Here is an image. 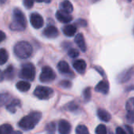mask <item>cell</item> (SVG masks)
Instances as JSON below:
<instances>
[{
    "mask_svg": "<svg viewBox=\"0 0 134 134\" xmlns=\"http://www.w3.org/2000/svg\"><path fill=\"white\" fill-rule=\"evenodd\" d=\"M42 118V113L39 111H33L28 115L24 117L18 123V126L24 130H31L39 122Z\"/></svg>",
    "mask_w": 134,
    "mask_h": 134,
    "instance_id": "1",
    "label": "cell"
},
{
    "mask_svg": "<svg viewBox=\"0 0 134 134\" xmlns=\"http://www.w3.org/2000/svg\"><path fill=\"white\" fill-rule=\"evenodd\" d=\"M27 20L24 13L18 8L13 9V20L10 24V29L13 31H23L26 28Z\"/></svg>",
    "mask_w": 134,
    "mask_h": 134,
    "instance_id": "2",
    "label": "cell"
},
{
    "mask_svg": "<svg viewBox=\"0 0 134 134\" xmlns=\"http://www.w3.org/2000/svg\"><path fill=\"white\" fill-rule=\"evenodd\" d=\"M15 55L20 59H27L32 54V47L27 41L18 42L13 48Z\"/></svg>",
    "mask_w": 134,
    "mask_h": 134,
    "instance_id": "3",
    "label": "cell"
},
{
    "mask_svg": "<svg viewBox=\"0 0 134 134\" xmlns=\"http://www.w3.org/2000/svg\"><path fill=\"white\" fill-rule=\"evenodd\" d=\"M35 66L31 62L23 64L20 73V77L27 81H33L35 79Z\"/></svg>",
    "mask_w": 134,
    "mask_h": 134,
    "instance_id": "4",
    "label": "cell"
},
{
    "mask_svg": "<svg viewBox=\"0 0 134 134\" xmlns=\"http://www.w3.org/2000/svg\"><path fill=\"white\" fill-rule=\"evenodd\" d=\"M34 95L39 100H48L53 96V90L45 86H38L34 91Z\"/></svg>",
    "mask_w": 134,
    "mask_h": 134,
    "instance_id": "5",
    "label": "cell"
},
{
    "mask_svg": "<svg viewBox=\"0 0 134 134\" xmlns=\"http://www.w3.org/2000/svg\"><path fill=\"white\" fill-rule=\"evenodd\" d=\"M56 78V73L49 66H44L42 69V73L39 77V80L41 82L48 83L54 81Z\"/></svg>",
    "mask_w": 134,
    "mask_h": 134,
    "instance_id": "6",
    "label": "cell"
},
{
    "mask_svg": "<svg viewBox=\"0 0 134 134\" xmlns=\"http://www.w3.org/2000/svg\"><path fill=\"white\" fill-rule=\"evenodd\" d=\"M30 23L33 26V28L38 29L41 28L43 26L44 20L39 13H33L30 15Z\"/></svg>",
    "mask_w": 134,
    "mask_h": 134,
    "instance_id": "7",
    "label": "cell"
},
{
    "mask_svg": "<svg viewBox=\"0 0 134 134\" xmlns=\"http://www.w3.org/2000/svg\"><path fill=\"white\" fill-rule=\"evenodd\" d=\"M56 17L60 22L64 23V24L69 23L70 21H72V16L69 13H67L62 9H59L57 11Z\"/></svg>",
    "mask_w": 134,
    "mask_h": 134,
    "instance_id": "8",
    "label": "cell"
},
{
    "mask_svg": "<svg viewBox=\"0 0 134 134\" xmlns=\"http://www.w3.org/2000/svg\"><path fill=\"white\" fill-rule=\"evenodd\" d=\"M58 131L60 134H70L71 131V126L68 121L60 120L58 123Z\"/></svg>",
    "mask_w": 134,
    "mask_h": 134,
    "instance_id": "9",
    "label": "cell"
},
{
    "mask_svg": "<svg viewBox=\"0 0 134 134\" xmlns=\"http://www.w3.org/2000/svg\"><path fill=\"white\" fill-rule=\"evenodd\" d=\"M43 35L47 37V38H56L57 36H58L59 35V32H58V29L55 27V26H53V25H49V26H47L44 31H43Z\"/></svg>",
    "mask_w": 134,
    "mask_h": 134,
    "instance_id": "10",
    "label": "cell"
},
{
    "mask_svg": "<svg viewBox=\"0 0 134 134\" xmlns=\"http://www.w3.org/2000/svg\"><path fill=\"white\" fill-rule=\"evenodd\" d=\"M75 43L78 45V47H79V49L82 51V52H86V41L84 39V36L82 33H79L76 35L75 38Z\"/></svg>",
    "mask_w": 134,
    "mask_h": 134,
    "instance_id": "11",
    "label": "cell"
},
{
    "mask_svg": "<svg viewBox=\"0 0 134 134\" xmlns=\"http://www.w3.org/2000/svg\"><path fill=\"white\" fill-rule=\"evenodd\" d=\"M73 67L75 68V70L78 73L82 74V73H84L85 71H86V62H85L84 60H82V59H78V60H76L75 62H74V63H73Z\"/></svg>",
    "mask_w": 134,
    "mask_h": 134,
    "instance_id": "12",
    "label": "cell"
},
{
    "mask_svg": "<svg viewBox=\"0 0 134 134\" xmlns=\"http://www.w3.org/2000/svg\"><path fill=\"white\" fill-rule=\"evenodd\" d=\"M95 90L103 94H108L109 91V85L106 81H101L97 85V86L95 87Z\"/></svg>",
    "mask_w": 134,
    "mask_h": 134,
    "instance_id": "13",
    "label": "cell"
},
{
    "mask_svg": "<svg viewBox=\"0 0 134 134\" xmlns=\"http://www.w3.org/2000/svg\"><path fill=\"white\" fill-rule=\"evenodd\" d=\"M20 105H21L20 100H19L17 99H14L9 103H8L6 105V109L10 113H15L16 111V108L20 107Z\"/></svg>",
    "mask_w": 134,
    "mask_h": 134,
    "instance_id": "14",
    "label": "cell"
},
{
    "mask_svg": "<svg viewBox=\"0 0 134 134\" xmlns=\"http://www.w3.org/2000/svg\"><path fill=\"white\" fill-rule=\"evenodd\" d=\"M57 68L58 70L63 74H69L71 73L69 65L65 61H60L57 65Z\"/></svg>",
    "mask_w": 134,
    "mask_h": 134,
    "instance_id": "15",
    "label": "cell"
},
{
    "mask_svg": "<svg viewBox=\"0 0 134 134\" xmlns=\"http://www.w3.org/2000/svg\"><path fill=\"white\" fill-rule=\"evenodd\" d=\"M76 27L73 24H68V25H65L64 28H63V32L65 36H68V37H71V36H73L75 32H76Z\"/></svg>",
    "mask_w": 134,
    "mask_h": 134,
    "instance_id": "16",
    "label": "cell"
},
{
    "mask_svg": "<svg viewBox=\"0 0 134 134\" xmlns=\"http://www.w3.org/2000/svg\"><path fill=\"white\" fill-rule=\"evenodd\" d=\"M16 87L17 90H19L20 92H25L29 91V89L31 88V84L26 81H21L16 83Z\"/></svg>",
    "mask_w": 134,
    "mask_h": 134,
    "instance_id": "17",
    "label": "cell"
},
{
    "mask_svg": "<svg viewBox=\"0 0 134 134\" xmlns=\"http://www.w3.org/2000/svg\"><path fill=\"white\" fill-rule=\"evenodd\" d=\"M133 74V70H127L125 72H122L120 75H119L118 77V81L119 82H126L127 81H129L131 78V76Z\"/></svg>",
    "mask_w": 134,
    "mask_h": 134,
    "instance_id": "18",
    "label": "cell"
},
{
    "mask_svg": "<svg viewBox=\"0 0 134 134\" xmlns=\"http://www.w3.org/2000/svg\"><path fill=\"white\" fill-rule=\"evenodd\" d=\"M97 115L101 121L105 122H109L111 118V115L108 111H106L105 110H103V109H99L97 111Z\"/></svg>",
    "mask_w": 134,
    "mask_h": 134,
    "instance_id": "19",
    "label": "cell"
},
{
    "mask_svg": "<svg viewBox=\"0 0 134 134\" xmlns=\"http://www.w3.org/2000/svg\"><path fill=\"white\" fill-rule=\"evenodd\" d=\"M60 8H61L60 9H62V10H64V11H65L67 13H71L74 9L73 5L71 4V2L69 0L63 1L60 3Z\"/></svg>",
    "mask_w": 134,
    "mask_h": 134,
    "instance_id": "20",
    "label": "cell"
},
{
    "mask_svg": "<svg viewBox=\"0 0 134 134\" xmlns=\"http://www.w3.org/2000/svg\"><path fill=\"white\" fill-rule=\"evenodd\" d=\"M9 58V54L7 51L4 48L0 49V65H4L7 61Z\"/></svg>",
    "mask_w": 134,
    "mask_h": 134,
    "instance_id": "21",
    "label": "cell"
},
{
    "mask_svg": "<svg viewBox=\"0 0 134 134\" xmlns=\"http://www.w3.org/2000/svg\"><path fill=\"white\" fill-rule=\"evenodd\" d=\"M13 127L9 124H3L0 126V134H12Z\"/></svg>",
    "mask_w": 134,
    "mask_h": 134,
    "instance_id": "22",
    "label": "cell"
},
{
    "mask_svg": "<svg viewBox=\"0 0 134 134\" xmlns=\"http://www.w3.org/2000/svg\"><path fill=\"white\" fill-rule=\"evenodd\" d=\"M4 75H5V77H6L7 80H12L14 77V69L12 66H9L5 72H4Z\"/></svg>",
    "mask_w": 134,
    "mask_h": 134,
    "instance_id": "23",
    "label": "cell"
},
{
    "mask_svg": "<svg viewBox=\"0 0 134 134\" xmlns=\"http://www.w3.org/2000/svg\"><path fill=\"white\" fill-rule=\"evenodd\" d=\"M126 109L128 113L134 115V97L130 98L127 100L126 104Z\"/></svg>",
    "mask_w": 134,
    "mask_h": 134,
    "instance_id": "24",
    "label": "cell"
},
{
    "mask_svg": "<svg viewBox=\"0 0 134 134\" xmlns=\"http://www.w3.org/2000/svg\"><path fill=\"white\" fill-rule=\"evenodd\" d=\"M10 99V95L8 93L0 94V107L5 105Z\"/></svg>",
    "mask_w": 134,
    "mask_h": 134,
    "instance_id": "25",
    "label": "cell"
},
{
    "mask_svg": "<svg viewBox=\"0 0 134 134\" xmlns=\"http://www.w3.org/2000/svg\"><path fill=\"white\" fill-rule=\"evenodd\" d=\"M75 133H76V134H89V130L86 126L79 125L77 126Z\"/></svg>",
    "mask_w": 134,
    "mask_h": 134,
    "instance_id": "26",
    "label": "cell"
},
{
    "mask_svg": "<svg viewBox=\"0 0 134 134\" xmlns=\"http://www.w3.org/2000/svg\"><path fill=\"white\" fill-rule=\"evenodd\" d=\"M96 134H107L106 126L103 124L99 125L96 129Z\"/></svg>",
    "mask_w": 134,
    "mask_h": 134,
    "instance_id": "27",
    "label": "cell"
},
{
    "mask_svg": "<svg viewBox=\"0 0 134 134\" xmlns=\"http://www.w3.org/2000/svg\"><path fill=\"white\" fill-rule=\"evenodd\" d=\"M55 130H56V126H55V124L53 122L49 123L47 125V126H46V131L49 134L54 133Z\"/></svg>",
    "mask_w": 134,
    "mask_h": 134,
    "instance_id": "28",
    "label": "cell"
},
{
    "mask_svg": "<svg viewBox=\"0 0 134 134\" xmlns=\"http://www.w3.org/2000/svg\"><path fill=\"white\" fill-rule=\"evenodd\" d=\"M83 96L86 101H89L91 98V90L90 88H87L83 92Z\"/></svg>",
    "mask_w": 134,
    "mask_h": 134,
    "instance_id": "29",
    "label": "cell"
},
{
    "mask_svg": "<svg viewBox=\"0 0 134 134\" xmlns=\"http://www.w3.org/2000/svg\"><path fill=\"white\" fill-rule=\"evenodd\" d=\"M68 55L71 58H77L79 55V52L76 49L72 48V49H70L68 51Z\"/></svg>",
    "mask_w": 134,
    "mask_h": 134,
    "instance_id": "30",
    "label": "cell"
},
{
    "mask_svg": "<svg viewBox=\"0 0 134 134\" xmlns=\"http://www.w3.org/2000/svg\"><path fill=\"white\" fill-rule=\"evenodd\" d=\"M23 3L27 9H31L34 5V0H24Z\"/></svg>",
    "mask_w": 134,
    "mask_h": 134,
    "instance_id": "31",
    "label": "cell"
},
{
    "mask_svg": "<svg viewBox=\"0 0 134 134\" xmlns=\"http://www.w3.org/2000/svg\"><path fill=\"white\" fill-rule=\"evenodd\" d=\"M60 85L64 88H69L71 87V83L69 81H62L60 82Z\"/></svg>",
    "mask_w": 134,
    "mask_h": 134,
    "instance_id": "32",
    "label": "cell"
},
{
    "mask_svg": "<svg viewBox=\"0 0 134 134\" xmlns=\"http://www.w3.org/2000/svg\"><path fill=\"white\" fill-rule=\"evenodd\" d=\"M126 130H127V134H134L133 129L130 126L126 125Z\"/></svg>",
    "mask_w": 134,
    "mask_h": 134,
    "instance_id": "33",
    "label": "cell"
},
{
    "mask_svg": "<svg viewBox=\"0 0 134 134\" xmlns=\"http://www.w3.org/2000/svg\"><path fill=\"white\" fill-rule=\"evenodd\" d=\"M115 134H127V133L121 127H118L116 130V133Z\"/></svg>",
    "mask_w": 134,
    "mask_h": 134,
    "instance_id": "34",
    "label": "cell"
},
{
    "mask_svg": "<svg viewBox=\"0 0 134 134\" xmlns=\"http://www.w3.org/2000/svg\"><path fill=\"white\" fill-rule=\"evenodd\" d=\"M134 115H132V114H128V115H127V120L129 121V122H134V118H133Z\"/></svg>",
    "mask_w": 134,
    "mask_h": 134,
    "instance_id": "35",
    "label": "cell"
},
{
    "mask_svg": "<svg viewBox=\"0 0 134 134\" xmlns=\"http://www.w3.org/2000/svg\"><path fill=\"white\" fill-rule=\"evenodd\" d=\"M5 37H6V36L5 34V32H3L2 31L0 30V43H2L3 40H5Z\"/></svg>",
    "mask_w": 134,
    "mask_h": 134,
    "instance_id": "36",
    "label": "cell"
},
{
    "mask_svg": "<svg viewBox=\"0 0 134 134\" xmlns=\"http://www.w3.org/2000/svg\"><path fill=\"white\" fill-rule=\"evenodd\" d=\"M4 78H5L4 73H3V72H2V71L0 70V82H2V81L4 80Z\"/></svg>",
    "mask_w": 134,
    "mask_h": 134,
    "instance_id": "37",
    "label": "cell"
},
{
    "mask_svg": "<svg viewBox=\"0 0 134 134\" xmlns=\"http://www.w3.org/2000/svg\"><path fill=\"white\" fill-rule=\"evenodd\" d=\"M38 2H45V3H49L52 0H35Z\"/></svg>",
    "mask_w": 134,
    "mask_h": 134,
    "instance_id": "38",
    "label": "cell"
},
{
    "mask_svg": "<svg viewBox=\"0 0 134 134\" xmlns=\"http://www.w3.org/2000/svg\"><path fill=\"white\" fill-rule=\"evenodd\" d=\"M7 2V0H0V5H3Z\"/></svg>",
    "mask_w": 134,
    "mask_h": 134,
    "instance_id": "39",
    "label": "cell"
},
{
    "mask_svg": "<svg viewBox=\"0 0 134 134\" xmlns=\"http://www.w3.org/2000/svg\"><path fill=\"white\" fill-rule=\"evenodd\" d=\"M12 134H22V133L20 131H15V132L12 133Z\"/></svg>",
    "mask_w": 134,
    "mask_h": 134,
    "instance_id": "40",
    "label": "cell"
},
{
    "mask_svg": "<svg viewBox=\"0 0 134 134\" xmlns=\"http://www.w3.org/2000/svg\"><path fill=\"white\" fill-rule=\"evenodd\" d=\"M92 2H97V1H99V0H91Z\"/></svg>",
    "mask_w": 134,
    "mask_h": 134,
    "instance_id": "41",
    "label": "cell"
},
{
    "mask_svg": "<svg viewBox=\"0 0 134 134\" xmlns=\"http://www.w3.org/2000/svg\"><path fill=\"white\" fill-rule=\"evenodd\" d=\"M133 34H134V28H133Z\"/></svg>",
    "mask_w": 134,
    "mask_h": 134,
    "instance_id": "42",
    "label": "cell"
}]
</instances>
